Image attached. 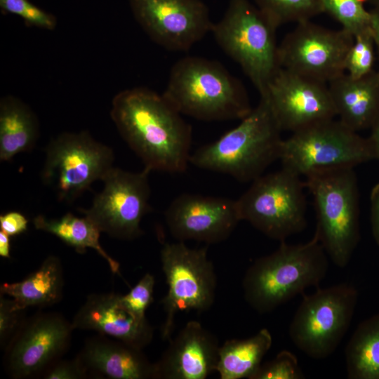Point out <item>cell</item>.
Masks as SVG:
<instances>
[{"instance_id": "obj_1", "label": "cell", "mask_w": 379, "mask_h": 379, "mask_svg": "<svg viewBox=\"0 0 379 379\" xmlns=\"http://www.w3.org/2000/svg\"><path fill=\"white\" fill-rule=\"evenodd\" d=\"M110 115L145 168L170 173L186 170L192 128L163 94L143 87L124 90L113 98Z\"/></svg>"}, {"instance_id": "obj_2", "label": "cell", "mask_w": 379, "mask_h": 379, "mask_svg": "<svg viewBox=\"0 0 379 379\" xmlns=\"http://www.w3.org/2000/svg\"><path fill=\"white\" fill-rule=\"evenodd\" d=\"M328 255L314 234L300 244L281 241L272 253L256 259L245 272L242 288L248 305L260 314L269 313L317 287L328 269Z\"/></svg>"}, {"instance_id": "obj_3", "label": "cell", "mask_w": 379, "mask_h": 379, "mask_svg": "<svg viewBox=\"0 0 379 379\" xmlns=\"http://www.w3.org/2000/svg\"><path fill=\"white\" fill-rule=\"evenodd\" d=\"M162 94L180 114L203 121L242 119L253 109L241 81L201 57L178 60Z\"/></svg>"}, {"instance_id": "obj_4", "label": "cell", "mask_w": 379, "mask_h": 379, "mask_svg": "<svg viewBox=\"0 0 379 379\" xmlns=\"http://www.w3.org/2000/svg\"><path fill=\"white\" fill-rule=\"evenodd\" d=\"M241 120L217 140L191 154L190 163L240 182H252L262 175L279 159L282 131L265 95H260L258 105Z\"/></svg>"}, {"instance_id": "obj_5", "label": "cell", "mask_w": 379, "mask_h": 379, "mask_svg": "<svg viewBox=\"0 0 379 379\" xmlns=\"http://www.w3.org/2000/svg\"><path fill=\"white\" fill-rule=\"evenodd\" d=\"M317 217L315 235L338 267H346L359 241V206L354 168L319 170L305 176Z\"/></svg>"}, {"instance_id": "obj_6", "label": "cell", "mask_w": 379, "mask_h": 379, "mask_svg": "<svg viewBox=\"0 0 379 379\" xmlns=\"http://www.w3.org/2000/svg\"><path fill=\"white\" fill-rule=\"evenodd\" d=\"M277 29L248 0H230L212 27L216 43L239 64L260 95L280 68Z\"/></svg>"}, {"instance_id": "obj_7", "label": "cell", "mask_w": 379, "mask_h": 379, "mask_svg": "<svg viewBox=\"0 0 379 379\" xmlns=\"http://www.w3.org/2000/svg\"><path fill=\"white\" fill-rule=\"evenodd\" d=\"M306 189L301 176L281 168L262 175L237 200L241 220L279 241L307 225Z\"/></svg>"}, {"instance_id": "obj_8", "label": "cell", "mask_w": 379, "mask_h": 379, "mask_svg": "<svg viewBox=\"0 0 379 379\" xmlns=\"http://www.w3.org/2000/svg\"><path fill=\"white\" fill-rule=\"evenodd\" d=\"M374 159L367 138L338 119H329L292 133L283 139L279 160L300 176L317 171L351 167Z\"/></svg>"}, {"instance_id": "obj_9", "label": "cell", "mask_w": 379, "mask_h": 379, "mask_svg": "<svg viewBox=\"0 0 379 379\" xmlns=\"http://www.w3.org/2000/svg\"><path fill=\"white\" fill-rule=\"evenodd\" d=\"M358 295L354 286L343 283L305 295L289 326L293 343L312 359L331 356L350 326Z\"/></svg>"}, {"instance_id": "obj_10", "label": "cell", "mask_w": 379, "mask_h": 379, "mask_svg": "<svg viewBox=\"0 0 379 379\" xmlns=\"http://www.w3.org/2000/svg\"><path fill=\"white\" fill-rule=\"evenodd\" d=\"M160 259L168 291L161 301L166 314L162 338L170 340L180 312H203L213 305L217 278L207 248H191L184 241L166 243Z\"/></svg>"}, {"instance_id": "obj_11", "label": "cell", "mask_w": 379, "mask_h": 379, "mask_svg": "<svg viewBox=\"0 0 379 379\" xmlns=\"http://www.w3.org/2000/svg\"><path fill=\"white\" fill-rule=\"evenodd\" d=\"M112 149L87 131L63 133L47 146L42 180L60 201H72L114 167Z\"/></svg>"}, {"instance_id": "obj_12", "label": "cell", "mask_w": 379, "mask_h": 379, "mask_svg": "<svg viewBox=\"0 0 379 379\" xmlns=\"http://www.w3.org/2000/svg\"><path fill=\"white\" fill-rule=\"evenodd\" d=\"M150 171L145 168L134 173L113 167L103 178V189L91 206L81 211L101 232L123 240L139 237L143 233L142 219L150 210Z\"/></svg>"}, {"instance_id": "obj_13", "label": "cell", "mask_w": 379, "mask_h": 379, "mask_svg": "<svg viewBox=\"0 0 379 379\" xmlns=\"http://www.w3.org/2000/svg\"><path fill=\"white\" fill-rule=\"evenodd\" d=\"M353 35L311 20L297 24L278 46L280 67L325 82L345 73V62Z\"/></svg>"}, {"instance_id": "obj_14", "label": "cell", "mask_w": 379, "mask_h": 379, "mask_svg": "<svg viewBox=\"0 0 379 379\" xmlns=\"http://www.w3.org/2000/svg\"><path fill=\"white\" fill-rule=\"evenodd\" d=\"M132 13L149 37L164 48L185 51L211 32L201 0H128Z\"/></svg>"}, {"instance_id": "obj_15", "label": "cell", "mask_w": 379, "mask_h": 379, "mask_svg": "<svg viewBox=\"0 0 379 379\" xmlns=\"http://www.w3.org/2000/svg\"><path fill=\"white\" fill-rule=\"evenodd\" d=\"M265 95L281 131L295 132L335 119L328 84L280 67Z\"/></svg>"}, {"instance_id": "obj_16", "label": "cell", "mask_w": 379, "mask_h": 379, "mask_svg": "<svg viewBox=\"0 0 379 379\" xmlns=\"http://www.w3.org/2000/svg\"><path fill=\"white\" fill-rule=\"evenodd\" d=\"M165 221L178 241L216 244L226 240L241 219L237 200L185 193L171 201Z\"/></svg>"}, {"instance_id": "obj_17", "label": "cell", "mask_w": 379, "mask_h": 379, "mask_svg": "<svg viewBox=\"0 0 379 379\" xmlns=\"http://www.w3.org/2000/svg\"><path fill=\"white\" fill-rule=\"evenodd\" d=\"M73 330L72 323L59 314L34 316L9 343L6 366L11 376L26 378L47 368L67 348Z\"/></svg>"}, {"instance_id": "obj_18", "label": "cell", "mask_w": 379, "mask_h": 379, "mask_svg": "<svg viewBox=\"0 0 379 379\" xmlns=\"http://www.w3.org/2000/svg\"><path fill=\"white\" fill-rule=\"evenodd\" d=\"M156 362L155 378L205 379L216 371L218 338L199 321H188Z\"/></svg>"}, {"instance_id": "obj_19", "label": "cell", "mask_w": 379, "mask_h": 379, "mask_svg": "<svg viewBox=\"0 0 379 379\" xmlns=\"http://www.w3.org/2000/svg\"><path fill=\"white\" fill-rule=\"evenodd\" d=\"M121 295L91 294L76 313L73 329L91 330L142 350L150 343L153 328L121 303Z\"/></svg>"}, {"instance_id": "obj_20", "label": "cell", "mask_w": 379, "mask_h": 379, "mask_svg": "<svg viewBox=\"0 0 379 379\" xmlns=\"http://www.w3.org/2000/svg\"><path fill=\"white\" fill-rule=\"evenodd\" d=\"M336 117L350 129H370L379 114V71L359 78L344 73L328 83Z\"/></svg>"}, {"instance_id": "obj_21", "label": "cell", "mask_w": 379, "mask_h": 379, "mask_svg": "<svg viewBox=\"0 0 379 379\" xmlns=\"http://www.w3.org/2000/svg\"><path fill=\"white\" fill-rule=\"evenodd\" d=\"M79 357L88 371L111 379L155 378V364L142 350L116 340L97 336L86 343Z\"/></svg>"}, {"instance_id": "obj_22", "label": "cell", "mask_w": 379, "mask_h": 379, "mask_svg": "<svg viewBox=\"0 0 379 379\" xmlns=\"http://www.w3.org/2000/svg\"><path fill=\"white\" fill-rule=\"evenodd\" d=\"M62 288L60 260L50 255L23 280L3 284L0 291L11 298L13 310L22 311L29 307H45L58 302L62 298Z\"/></svg>"}, {"instance_id": "obj_23", "label": "cell", "mask_w": 379, "mask_h": 379, "mask_svg": "<svg viewBox=\"0 0 379 379\" xmlns=\"http://www.w3.org/2000/svg\"><path fill=\"white\" fill-rule=\"evenodd\" d=\"M39 134L37 118L20 99L8 95L0 101V160L31 150Z\"/></svg>"}, {"instance_id": "obj_24", "label": "cell", "mask_w": 379, "mask_h": 379, "mask_svg": "<svg viewBox=\"0 0 379 379\" xmlns=\"http://www.w3.org/2000/svg\"><path fill=\"white\" fill-rule=\"evenodd\" d=\"M272 345V336L267 328L248 338L226 340L220 346L215 371L221 379H251Z\"/></svg>"}, {"instance_id": "obj_25", "label": "cell", "mask_w": 379, "mask_h": 379, "mask_svg": "<svg viewBox=\"0 0 379 379\" xmlns=\"http://www.w3.org/2000/svg\"><path fill=\"white\" fill-rule=\"evenodd\" d=\"M36 229L59 238L79 253L94 249L104 258L113 273L119 274V263L112 258L100 243L101 231L88 217L79 218L67 213L59 218L50 219L39 215L33 220Z\"/></svg>"}, {"instance_id": "obj_26", "label": "cell", "mask_w": 379, "mask_h": 379, "mask_svg": "<svg viewBox=\"0 0 379 379\" xmlns=\"http://www.w3.org/2000/svg\"><path fill=\"white\" fill-rule=\"evenodd\" d=\"M345 355L348 378L379 379V313L357 326Z\"/></svg>"}, {"instance_id": "obj_27", "label": "cell", "mask_w": 379, "mask_h": 379, "mask_svg": "<svg viewBox=\"0 0 379 379\" xmlns=\"http://www.w3.org/2000/svg\"><path fill=\"white\" fill-rule=\"evenodd\" d=\"M255 6L275 27L310 20L324 13L321 0H255Z\"/></svg>"}, {"instance_id": "obj_28", "label": "cell", "mask_w": 379, "mask_h": 379, "mask_svg": "<svg viewBox=\"0 0 379 379\" xmlns=\"http://www.w3.org/2000/svg\"><path fill=\"white\" fill-rule=\"evenodd\" d=\"M323 11L332 16L353 36L371 27V15L367 0H321Z\"/></svg>"}, {"instance_id": "obj_29", "label": "cell", "mask_w": 379, "mask_h": 379, "mask_svg": "<svg viewBox=\"0 0 379 379\" xmlns=\"http://www.w3.org/2000/svg\"><path fill=\"white\" fill-rule=\"evenodd\" d=\"M375 48L371 27L355 34L345 58V73L353 78H359L373 72Z\"/></svg>"}, {"instance_id": "obj_30", "label": "cell", "mask_w": 379, "mask_h": 379, "mask_svg": "<svg viewBox=\"0 0 379 379\" xmlns=\"http://www.w3.org/2000/svg\"><path fill=\"white\" fill-rule=\"evenodd\" d=\"M0 8L4 13L19 16L27 26L53 30L57 25L53 15L29 0H0Z\"/></svg>"}, {"instance_id": "obj_31", "label": "cell", "mask_w": 379, "mask_h": 379, "mask_svg": "<svg viewBox=\"0 0 379 379\" xmlns=\"http://www.w3.org/2000/svg\"><path fill=\"white\" fill-rule=\"evenodd\" d=\"M305 375L297 357L282 350L271 361L261 364L251 379H302Z\"/></svg>"}, {"instance_id": "obj_32", "label": "cell", "mask_w": 379, "mask_h": 379, "mask_svg": "<svg viewBox=\"0 0 379 379\" xmlns=\"http://www.w3.org/2000/svg\"><path fill=\"white\" fill-rule=\"evenodd\" d=\"M155 279L146 273L126 295L120 296L123 305L140 319H146L145 312L153 300Z\"/></svg>"}, {"instance_id": "obj_33", "label": "cell", "mask_w": 379, "mask_h": 379, "mask_svg": "<svg viewBox=\"0 0 379 379\" xmlns=\"http://www.w3.org/2000/svg\"><path fill=\"white\" fill-rule=\"evenodd\" d=\"M88 370L79 356L71 361H61L46 371V379H81L87 376Z\"/></svg>"}, {"instance_id": "obj_34", "label": "cell", "mask_w": 379, "mask_h": 379, "mask_svg": "<svg viewBox=\"0 0 379 379\" xmlns=\"http://www.w3.org/2000/svg\"><path fill=\"white\" fill-rule=\"evenodd\" d=\"M20 310H13L11 298L1 296L0 339L1 344H4L12 335L14 336V332L18 327H20Z\"/></svg>"}, {"instance_id": "obj_35", "label": "cell", "mask_w": 379, "mask_h": 379, "mask_svg": "<svg viewBox=\"0 0 379 379\" xmlns=\"http://www.w3.org/2000/svg\"><path fill=\"white\" fill-rule=\"evenodd\" d=\"M28 220L20 212L8 211L0 215V229L11 237L27 230Z\"/></svg>"}, {"instance_id": "obj_36", "label": "cell", "mask_w": 379, "mask_h": 379, "mask_svg": "<svg viewBox=\"0 0 379 379\" xmlns=\"http://www.w3.org/2000/svg\"><path fill=\"white\" fill-rule=\"evenodd\" d=\"M370 203L372 234L375 241L379 246V183L371 190Z\"/></svg>"}, {"instance_id": "obj_37", "label": "cell", "mask_w": 379, "mask_h": 379, "mask_svg": "<svg viewBox=\"0 0 379 379\" xmlns=\"http://www.w3.org/2000/svg\"><path fill=\"white\" fill-rule=\"evenodd\" d=\"M371 133L367 139L371 146L374 159L379 160V114L370 128Z\"/></svg>"}, {"instance_id": "obj_38", "label": "cell", "mask_w": 379, "mask_h": 379, "mask_svg": "<svg viewBox=\"0 0 379 379\" xmlns=\"http://www.w3.org/2000/svg\"><path fill=\"white\" fill-rule=\"evenodd\" d=\"M370 12L371 15V29L379 58V7H372Z\"/></svg>"}, {"instance_id": "obj_39", "label": "cell", "mask_w": 379, "mask_h": 379, "mask_svg": "<svg viewBox=\"0 0 379 379\" xmlns=\"http://www.w3.org/2000/svg\"><path fill=\"white\" fill-rule=\"evenodd\" d=\"M0 256L11 258V237L0 230Z\"/></svg>"}, {"instance_id": "obj_40", "label": "cell", "mask_w": 379, "mask_h": 379, "mask_svg": "<svg viewBox=\"0 0 379 379\" xmlns=\"http://www.w3.org/2000/svg\"><path fill=\"white\" fill-rule=\"evenodd\" d=\"M367 3L370 4L372 7H379V0H367Z\"/></svg>"}]
</instances>
